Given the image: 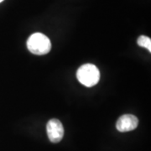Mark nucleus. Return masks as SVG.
Wrapping results in <instances>:
<instances>
[{"label":"nucleus","instance_id":"obj_1","mask_svg":"<svg viewBox=\"0 0 151 151\" xmlns=\"http://www.w3.org/2000/svg\"><path fill=\"white\" fill-rule=\"evenodd\" d=\"M27 48L32 54L42 55L50 52L51 50V43L50 39L44 34L35 33L28 39Z\"/></svg>","mask_w":151,"mask_h":151},{"label":"nucleus","instance_id":"obj_2","mask_svg":"<svg viewBox=\"0 0 151 151\" xmlns=\"http://www.w3.org/2000/svg\"><path fill=\"white\" fill-rule=\"evenodd\" d=\"M76 77L80 83L87 87L97 85L100 80V71L96 65L85 64L79 67L76 71Z\"/></svg>","mask_w":151,"mask_h":151},{"label":"nucleus","instance_id":"obj_3","mask_svg":"<svg viewBox=\"0 0 151 151\" xmlns=\"http://www.w3.org/2000/svg\"><path fill=\"white\" fill-rule=\"evenodd\" d=\"M49 139L52 143H59L64 136V128L61 122L56 119H50L46 124Z\"/></svg>","mask_w":151,"mask_h":151},{"label":"nucleus","instance_id":"obj_4","mask_svg":"<svg viewBox=\"0 0 151 151\" xmlns=\"http://www.w3.org/2000/svg\"><path fill=\"white\" fill-rule=\"evenodd\" d=\"M139 124L138 118L133 114H124L121 116L116 124V128L119 132H129L134 130Z\"/></svg>","mask_w":151,"mask_h":151},{"label":"nucleus","instance_id":"obj_5","mask_svg":"<svg viewBox=\"0 0 151 151\" xmlns=\"http://www.w3.org/2000/svg\"><path fill=\"white\" fill-rule=\"evenodd\" d=\"M137 44L139 46L147 49L150 52H151V40L150 37L145 35H140L137 40Z\"/></svg>","mask_w":151,"mask_h":151},{"label":"nucleus","instance_id":"obj_6","mask_svg":"<svg viewBox=\"0 0 151 151\" xmlns=\"http://www.w3.org/2000/svg\"><path fill=\"white\" fill-rule=\"evenodd\" d=\"M3 1H4V0H0V3H1V2H3Z\"/></svg>","mask_w":151,"mask_h":151}]
</instances>
